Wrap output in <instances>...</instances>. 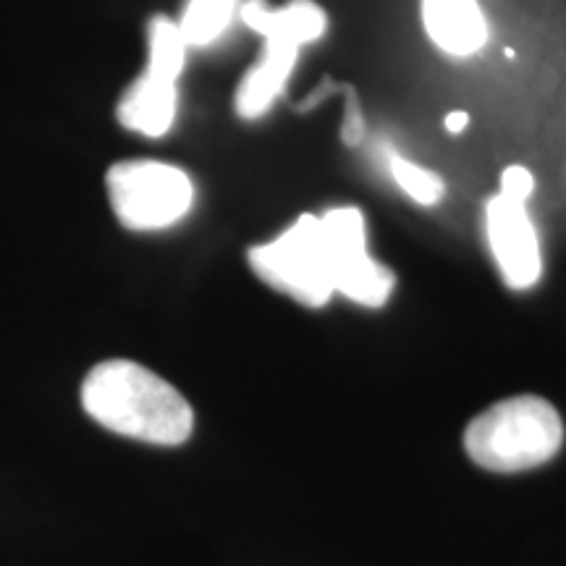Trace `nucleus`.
<instances>
[{
	"mask_svg": "<svg viewBox=\"0 0 566 566\" xmlns=\"http://www.w3.org/2000/svg\"><path fill=\"white\" fill-rule=\"evenodd\" d=\"M388 171H391L396 187L417 205L433 208V205L443 200L446 184L441 181V176L428 171V168L415 166L412 160L401 158L399 153H388Z\"/></svg>",
	"mask_w": 566,
	"mask_h": 566,
	"instance_id": "f8f14e48",
	"label": "nucleus"
},
{
	"mask_svg": "<svg viewBox=\"0 0 566 566\" xmlns=\"http://www.w3.org/2000/svg\"><path fill=\"white\" fill-rule=\"evenodd\" d=\"M336 268V294L378 310L391 300L396 275L367 254V226L359 208H331L321 216Z\"/></svg>",
	"mask_w": 566,
	"mask_h": 566,
	"instance_id": "423d86ee",
	"label": "nucleus"
},
{
	"mask_svg": "<svg viewBox=\"0 0 566 566\" xmlns=\"http://www.w3.org/2000/svg\"><path fill=\"white\" fill-rule=\"evenodd\" d=\"M111 208L129 231H160L179 223L195 205V184L179 166L122 160L105 176Z\"/></svg>",
	"mask_w": 566,
	"mask_h": 566,
	"instance_id": "39448f33",
	"label": "nucleus"
},
{
	"mask_svg": "<svg viewBox=\"0 0 566 566\" xmlns=\"http://www.w3.org/2000/svg\"><path fill=\"white\" fill-rule=\"evenodd\" d=\"M176 111H179L176 82L163 80V76L145 69L118 101L116 118L124 129L158 139L171 132Z\"/></svg>",
	"mask_w": 566,
	"mask_h": 566,
	"instance_id": "1a4fd4ad",
	"label": "nucleus"
},
{
	"mask_svg": "<svg viewBox=\"0 0 566 566\" xmlns=\"http://www.w3.org/2000/svg\"><path fill=\"white\" fill-rule=\"evenodd\" d=\"M525 205L504 192L491 197L485 205L488 244L501 279L514 292L533 289L543 273L537 231Z\"/></svg>",
	"mask_w": 566,
	"mask_h": 566,
	"instance_id": "0eeeda50",
	"label": "nucleus"
},
{
	"mask_svg": "<svg viewBox=\"0 0 566 566\" xmlns=\"http://www.w3.org/2000/svg\"><path fill=\"white\" fill-rule=\"evenodd\" d=\"M338 87H336V84L334 82H331V80H325L323 82V87H317L315 92H313V95H310L307 97V101H304L302 105H296V111H300V113H304V111H310V108H315V105L317 103H321V101H325V97H328L331 95V92H336Z\"/></svg>",
	"mask_w": 566,
	"mask_h": 566,
	"instance_id": "2eb2a0df",
	"label": "nucleus"
},
{
	"mask_svg": "<svg viewBox=\"0 0 566 566\" xmlns=\"http://www.w3.org/2000/svg\"><path fill=\"white\" fill-rule=\"evenodd\" d=\"M422 27L438 51L470 59L488 42V21L478 0H420Z\"/></svg>",
	"mask_w": 566,
	"mask_h": 566,
	"instance_id": "6e6552de",
	"label": "nucleus"
},
{
	"mask_svg": "<svg viewBox=\"0 0 566 566\" xmlns=\"http://www.w3.org/2000/svg\"><path fill=\"white\" fill-rule=\"evenodd\" d=\"M187 48L179 21L163 17V13L150 19V27H147V71L163 76V80L179 82L184 63H187Z\"/></svg>",
	"mask_w": 566,
	"mask_h": 566,
	"instance_id": "9d476101",
	"label": "nucleus"
},
{
	"mask_svg": "<svg viewBox=\"0 0 566 566\" xmlns=\"http://www.w3.org/2000/svg\"><path fill=\"white\" fill-rule=\"evenodd\" d=\"M252 273L304 307H325L336 294V268L321 216L304 212L281 237L247 252Z\"/></svg>",
	"mask_w": 566,
	"mask_h": 566,
	"instance_id": "20e7f679",
	"label": "nucleus"
},
{
	"mask_svg": "<svg viewBox=\"0 0 566 566\" xmlns=\"http://www.w3.org/2000/svg\"><path fill=\"white\" fill-rule=\"evenodd\" d=\"M443 126H446V132L462 134V132L467 129V126H470V113H464V111L449 113V116L443 118Z\"/></svg>",
	"mask_w": 566,
	"mask_h": 566,
	"instance_id": "dca6fc26",
	"label": "nucleus"
},
{
	"mask_svg": "<svg viewBox=\"0 0 566 566\" xmlns=\"http://www.w3.org/2000/svg\"><path fill=\"white\" fill-rule=\"evenodd\" d=\"M82 407L116 436L153 446H181L195 412L176 388L132 359H105L82 384Z\"/></svg>",
	"mask_w": 566,
	"mask_h": 566,
	"instance_id": "f257e3e1",
	"label": "nucleus"
},
{
	"mask_svg": "<svg viewBox=\"0 0 566 566\" xmlns=\"http://www.w3.org/2000/svg\"><path fill=\"white\" fill-rule=\"evenodd\" d=\"M562 443V417L541 396H512L499 401L464 430L467 454L491 472L533 470L551 462Z\"/></svg>",
	"mask_w": 566,
	"mask_h": 566,
	"instance_id": "7ed1b4c3",
	"label": "nucleus"
},
{
	"mask_svg": "<svg viewBox=\"0 0 566 566\" xmlns=\"http://www.w3.org/2000/svg\"><path fill=\"white\" fill-rule=\"evenodd\" d=\"M237 0H187L179 19L181 34L189 48H208L229 30Z\"/></svg>",
	"mask_w": 566,
	"mask_h": 566,
	"instance_id": "9b49d317",
	"label": "nucleus"
},
{
	"mask_svg": "<svg viewBox=\"0 0 566 566\" xmlns=\"http://www.w3.org/2000/svg\"><path fill=\"white\" fill-rule=\"evenodd\" d=\"M239 19L265 40L260 61L242 76L233 95L237 116L242 122H258L286 90L302 48L328 32V13L315 0H289L283 9H271L265 0H250L239 9Z\"/></svg>",
	"mask_w": 566,
	"mask_h": 566,
	"instance_id": "f03ea898",
	"label": "nucleus"
},
{
	"mask_svg": "<svg viewBox=\"0 0 566 566\" xmlns=\"http://www.w3.org/2000/svg\"><path fill=\"white\" fill-rule=\"evenodd\" d=\"M501 192L514 197V200L527 202L535 192V176L525 166H509L501 174Z\"/></svg>",
	"mask_w": 566,
	"mask_h": 566,
	"instance_id": "ddd939ff",
	"label": "nucleus"
},
{
	"mask_svg": "<svg viewBox=\"0 0 566 566\" xmlns=\"http://www.w3.org/2000/svg\"><path fill=\"white\" fill-rule=\"evenodd\" d=\"M344 92H346V97H349V103H346V124H344L342 137L349 147H357L365 137V118L357 108V95H354V90L344 87Z\"/></svg>",
	"mask_w": 566,
	"mask_h": 566,
	"instance_id": "4468645a",
	"label": "nucleus"
}]
</instances>
